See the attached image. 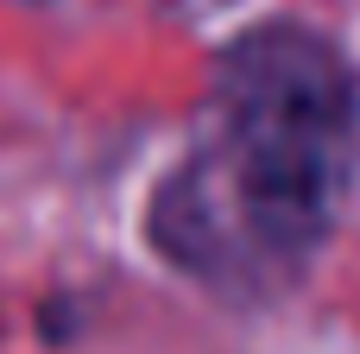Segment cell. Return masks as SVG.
<instances>
[{"mask_svg":"<svg viewBox=\"0 0 360 354\" xmlns=\"http://www.w3.org/2000/svg\"><path fill=\"white\" fill-rule=\"evenodd\" d=\"M221 139L158 196V247L228 285H278L329 228L360 158V89L304 25H259L215 70Z\"/></svg>","mask_w":360,"mask_h":354,"instance_id":"1","label":"cell"}]
</instances>
